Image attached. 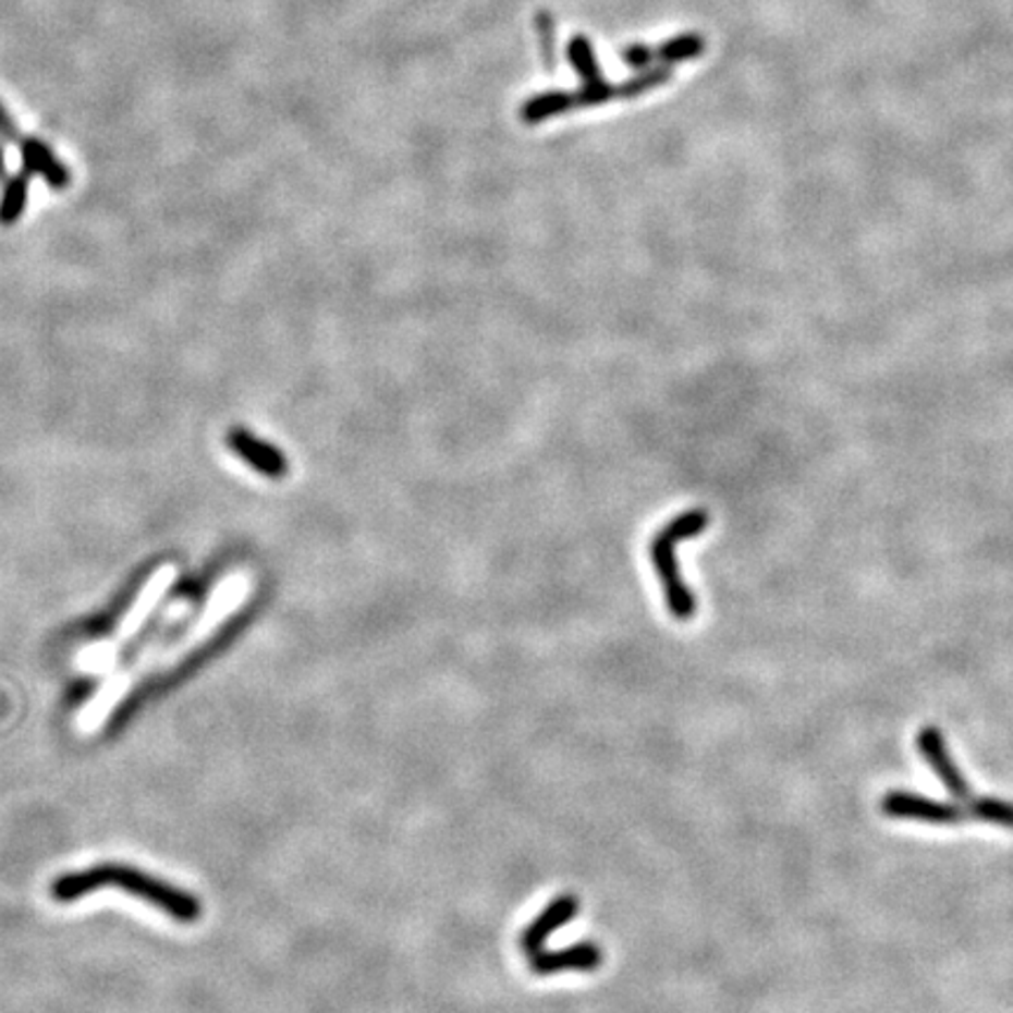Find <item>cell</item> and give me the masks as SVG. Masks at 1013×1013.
<instances>
[{
  "label": "cell",
  "instance_id": "7",
  "mask_svg": "<svg viewBox=\"0 0 1013 1013\" xmlns=\"http://www.w3.org/2000/svg\"><path fill=\"white\" fill-rule=\"evenodd\" d=\"M20 152H22V162L28 174H42L54 188L66 186L69 183L66 167L54 158V152L50 150L48 144H42L38 139H22Z\"/></svg>",
  "mask_w": 1013,
  "mask_h": 1013
},
{
  "label": "cell",
  "instance_id": "18",
  "mask_svg": "<svg viewBox=\"0 0 1013 1013\" xmlns=\"http://www.w3.org/2000/svg\"><path fill=\"white\" fill-rule=\"evenodd\" d=\"M0 179H5V152H3V146H0Z\"/></svg>",
  "mask_w": 1013,
  "mask_h": 1013
},
{
  "label": "cell",
  "instance_id": "4",
  "mask_svg": "<svg viewBox=\"0 0 1013 1013\" xmlns=\"http://www.w3.org/2000/svg\"><path fill=\"white\" fill-rule=\"evenodd\" d=\"M917 750L929 762L933 774L943 781V786L948 789L950 795H953V801H957V803H969L972 801L974 793H972L969 781L964 779V774L960 772V767L955 765L953 756H950L948 744L943 740V732L939 728L927 725V728L919 730Z\"/></svg>",
  "mask_w": 1013,
  "mask_h": 1013
},
{
  "label": "cell",
  "instance_id": "16",
  "mask_svg": "<svg viewBox=\"0 0 1013 1013\" xmlns=\"http://www.w3.org/2000/svg\"><path fill=\"white\" fill-rule=\"evenodd\" d=\"M622 59H624L626 66L646 69V66H650V61L655 59V52L648 48V45H628V48L622 52Z\"/></svg>",
  "mask_w": 1013,
  "mask_h": 1013
},
{
  "label": "cell",
  "instance_id": "10",
  "mask_svg": "<svg viewBox=\"0 0 1013 1013\" xmlns=\"http://www.w3.org/2000/svg\"><path fill=\"white\" fill-rule=\"evenodd\" d=\"M567 59H571L573 69L579 73V78L585 83L601 78V71H598V61L594 57V48L587 40V36H575L571 42H567Z\"/></svg>",
  "mask_w": 1013,
  "mask_h": 1013
},
{
  "label": "cell",
  "instance_id": "6",
  "mask_svg": "<svg viewBox=\"0 0 1013 1013\" xmlns=\"http://www.w3.org/2000/svg\"><path fill=\"white\" fill-rule=\"evenodd\" d=\"M577 911H579L577 896L573 894L557 896L524 931H521V950L528 955L540 953V950H545L549 936L557 929H561L563 925L571 923V919L577 915Z\"/></svg>",
  "mask_w": 1013,
  "mask_h": 1013
},
{
  "label": "cell",
  "instance_id": "12",
  "mask_svg": "<svg viewBox=\"0 0 1013 1013\" xmlns=\"http://www.w3.org/2000/svg\"><path fill=\"white\" fill-rule=\"evenodd\" d=\"M26 186H28V181L26 176H14L10 183H8V188H5V195H3V203H0V219H3L5 223L12 221V219H17L22 209H24V203H26Z\"/></svg>",
  "mask_w": 1013,
  "mask_h": 1013
},
{
  "label": "cell",
  "instance_id": "15",
  "mask_svg": "<svg viewBox=\"0 0 1013 1013\" xmlns=\"http://www.w3.org/2000/svg\"><path fill=\"white\" fill-rule=\"evenodd\" d=\"M237 447H240V453H242L244 457L252 460V463H256L258 467H264L266 472H270V469H274V467H280V457H278V455H272V453H260V449L256 447V443H254L252 439H247V437H242Z\"/></svg>",
  "mask_w": 1013,
  "mask_h": 1013
},
{
  "label": "cell",
  "instance_id": "3",
  "mask_svg": "<svg viewBox=\"0 0 1013 1013\" xmlns=\"http://www.w3.org/2000/svg\"><path fill=\"white\" fill-rule=\"evenodd\" d=\"M880 807L884 815L892 819H913L933 826H957L974 819L966 803H941L911 791H889L882 797Z\"/></svg>",
  "mask_w": 1013,
  "mask_h": 1013
},
{
  "label": "cell",
  "instance_id": "13",
  "mask_svg": "<svg viewBox=\"0 0 1013 1013\" xmlns=\"http://www.w3.org/2000/svg\"><path fill=\"white\" fill-rule=\"evenodd\" d=\"M669 75H671L669 66H659V69H652V71L643 73V75H636V78L626 81L624 85L618 87V97H638V95H643V91H648V89H652L657 85L667 83Z\"/></svg>",
  "mask_w": 1013,
  "mask_h": 1013
},
{
  "label": "cell",
  "instance_id": "9",
  "mask_svg": "<svg viewBox=\"0 0 1013 1013\" xmlns=\"http://www.w3.org/2000/svg\"><path fill=\"white\" fill-rule=\"evenodd\" d=\"M966 805H969L972 817L976 821L992 823V826L1009 828V831H1013V803L1002 801V797H994V795H974Z\"/></svg>",
  "mask_w": 1013,
  "mask_h": 1013
},
{
  "label": "cell",
  "instance_id": "11",
  "mask_svg": "<svg viewBox=\"0 0 1013 1013\" xmlns=\"http://www.w3.org/2000/svg\"><path fill=\"white\" fill-rule=\"evenodd\" d=\"M706 42L699 34H683L679 38L667 40L662 48H659V59L667 61V64H679V61L695 59L704 52Z\"/></svg>",
  "mask_w": 1013,
  "mask_h": 1013
},
{
  "label": "cell",
  "instance_id": "5",
  "mask_svg": "<svg viewBox=\"0 0 1013 1013\" xmlns=\"http://www.w3.org/2000/svg\"><path fill=\"white\" fill-rule=\"evenodd\" d=\"M603 953L594 943H577L561 950H540L530 955V969L537 976H551L559 972H594L601 966Z\"/></svg>",
  "mask_w": 1013,
  "mask_h": 1013
},
{
  "label": "cell",
  "instance_id": "2",
  "mask_svg": "<svg viewBox=\"0 0 1013 1013\" xmlns=\"http://www.w3.org/2000/svg\"><path fill=\"white\" fill-rule=\"evenodd\" d=\"M706 526H709V512L689 510L671 518L650 540L652 567L659 575V582H662L667 608L679 622H687L697 615V596L687 589L679 567V545L689 540V537L701 535Z\"/></svg>",
  "mask_w": 1013,
  "mask_h": 1013
},
{
  "label": "cell",
  "instance_id": "14",
  "mask_svg": "<svg viewBox=\"0 0 1013 1013\" xmlns=\"http://www.w3.org/2000/svg\"><path fill=\"white\" fill-rule=\"evenodd\" d=\"M612 97H618V87H612L603 78H598V81L585 83V87L577 91L575 106H598V103H606Z\"/></svg>",
  "mask_w": 1013,
  "mask_h": 1013
},
{
  "label": "cell",
  "instance_id": "17",
  "mask_svg": "<svg viewBox=\"0 0 1013 1013\" xmlns=\"http://www.w3.org/2000/svg\"><path fill=\"white\" fill-rule=\"evenodd\" d=\"M0 139H5V142H10V144H17V146H20V142H22V134H20L17 125H14V122H12V118H10V113L5 111V106H3V103H0Z\"/></svg>",
  "mask_w": 1013,
  "mask_h": 1013
},
{
  "label": "cell",
  "instance_id": "1",
  "mask_svg": "<svg viewBox=\"0 0 1013 1013\" xmlns=\"http://www.w3.org/2000/svg\"><path fill=\"white\" fill-rule=\"evenodd\" d=\"M99 889H122V892L156 905L158 911L172 915L179 923H195L203 913L195 896L152 878V875L125 866H97L64 875V878L54 880L50 894L59 903H71L89 892H99Z\"/></svg>",
  "mask_w": 1013,
  "mask_h": 1013
},
{
  "label": "cell",
  "instance_id": "8",
  "mask_svg": "<svg viewBox=\"0 0 1013 1013\" xmlns=\"http://www.w3.org/2000/svg\"><path fill=\"white\" fill-rule=\"evenodd\" d=\"M575 106V95L571 91H542V95L530 97L524 106H521V120L526 125H537V122H545L554 115L565 113L567 109Z\"/></svg>",
  "mask_w": 1013,
  "mask_h": 1013
}]
</instances>
